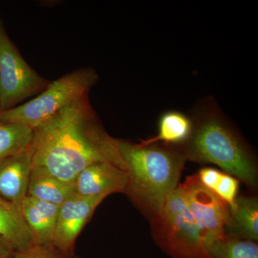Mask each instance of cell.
Masks as SVG:
<instances>
[{"label":"cell","mask_w":258,"mask_h":258,"mask_svg":"<svg viewBox=\"0 0 258 258\" xmlns=\"http://www.w3.org/2000/svg\"><path fill=\"white\" fill-rule=\"evenodd\" d=\"M99 76L93 68L75 70L50 82L40 94L23 104L3 111L2 123H15L34 129L66 106L88 96Z\"/></svg>","instance_id":"277c9868"},{"label":"cell","mask_w":258,"mask_h":258,"mask_svg":"<svg viewBox=\"0 0 258 258\" xmlns=\"http://www.w3.org/2000/svg\"><path fill=\"white\" fill-rule=\"evenodd\" d=\"M14 252V249L11 246L0 237V258H12Z\"/></svg>","instance_id":"ffe728a7"},{"label":"cell","mask_w":258,"mask_h":258,"mask_svg":"<svg viewBox=\"0 0 258 258\" xmlns=\"http://www.w3.org/2000/svg\"><path fill=\"white\" fill-rule=\"evenodd\" d=\"M104 200L76 194L59 208L52 246L67 255H75V244L97 207Z\"/></svg>","instance_id":"ba28073f"},{"label":"cell","mask_w":258,"mask_h":258,"mask_svg":"<svg viewBox=\"0 0 258 258\" xmlns=\"http://www.w3.org/2000/svg\"><path fill=\"white\" fill-rule=\"evenodd\" d=\"M31 170L30 147L0 160V197L20 208V204L28 195Z\"/></svg>","instance_id":"30bf717a"},{"label":"cell","mask_w":258,"mask_h":258,"mask_svg":"<svg viewBox=\"0 0 258 258\" xmlns=\"http://www.w3.org/2000/svg\"><path fill=\"white\" fill-rule=\"evenodd\" d=\"M191 120L189 139L176 146L185 159L215 164L226 174L255 186L257 171L254 159L218 108L208 102L199 107Z\"/></svg>","instance_id":"3957f363"},{"label":"cell","mask_w":258,"mask_h":258,"mask_svg":"<svg viewBox=\"0 0 258 258\" xmlns=\"http://www.w3.org/2000/svg\"><path fill=\"white\" fill-rule=\"evenodd\" d=\"M239 180L220 171L210 190L220 197L230 208L237 198Z\"/></svg>","instance_id":"ac0fdd59"},{"label":"cell","mask_w":258,"mask_h":258,"mask_svg":"<svg viewBox=\"0 0 258 258\" xmlns=\"http://www.w3.org/2000/svg\"><path fill=\"white\" fill-rule=\"evenodd\" d=\"M33 137V129L15 123L0 122V160L28 149Z\"/></svg>","instance_id":"2e32d148"},{"label":"cell","mask_w":258,"mask_h":258,"mask_svg":"<svg viewBox=\"0 0 258 258\" xmlns=\"http://www.w3.org/2000/svg\"><path fill=\"white\" fill-rule=\"evenodd\" d=\"M190 213L198 225L207 247L227 236L230 223V207L216 194L205 187L198 175L179 184Z\"/></svg>","instance_id":"52a82bcc"},{"label":"cell","mask_w":258,"mask_h":258,"mask_svg":"<svg viewBox=\"0 0 258 258\" xmlns=\"http://www.w3.org/2000/svg\"><path fill=\"white\" fill-rule=\"evenodd\" d=\"M50 82L23 58L8 35L0 15V103L3 111L40 94Z\"/></svg>","instance_id":"8992f818"},{"label":"cell","mask_w":258,"mask_h":258,"mask_svg":"<svg viewBox=\"0 0 258 258\" xmlns=\"http://www.w3.org/2000/svg\"><path fill=\"white\" fill-rule=\"evenodd\" d=\"M0 237L16 251L33 244L20 207L0 197Z\"/></svg>","instance_id":"4fadbf2b"},{"label":"cell","mask_w":258,"mask_h":258,"mask_svg":"<svg viewBox=\"0 0 258 258\" xmlns=\"http://www.w3.org/2000/svg\"><path fill=\"white\" fill-rule=\"evenodd\" d=\"M128 174L124 194L152 220L160 215L166 198L177 187L186 161L176 146L142 145L115 139Z\"/></svg>","instance_id":"7a4b0ae2"},{"label":"cell","mask_w":258,"mask_h":258,"mask_svg":"<svg viewBox=\"0 0 258 258\" xmlns=\"http://www.w3.org/2000/svg\"><path fill=\"white\" fill-rule=\"evenodd\" d=\"M230 223L226 230L227 237L255 241L258 240V201L255 198H236L230 208Z\"/></svg>","instance_id":"5bb4252c"},{"label":"cell","mask_w":258,"mask_h":258,"mask_svg":"<svg viewBox=\"0 0 258 258\" xmlns=\"http://www.w3.org/2000/svg\"><path fill=\"white\" fill-rule=\"evenodd\" d=\"M212 258H258V245L254 241L227 237L209 244Z\"/></svg>","instance_id":"e0dca14e"},{"label":"cell","mask_w":258,"mask_h":258,"mask_svg":"<svg viewBox=\"0 0 258 258\" xmlns=\"http://www.w3.org/2000/svg\"><path fill=\"white\" fill-rule=\"evenodd\" d=\"M60 206L27 195L21 204L20 210L33 244L52 246Z\"/></svg>","instance_id":"8fae6325"},{"label":"cell","mask_w":258,"mask_h":258,"mask_svg":"<svg viewBox=\"0 0 258 258\" xmlns=\"http://www.w3.org/2000/svg\"><path fill=\"white\" fill-rule=\"evenodd\" d=\"M12 258H80L75 255H67L57 250L53 246L32 244L28 248L16 251Z\"/></svg>","instance_id":"d6986e66"},{"label":"cell","mask_w":258,"mask_h":258,"mask_svg":"<svg viewBox=\"0 0 258 258\" xmlns=\"http://www.w3.org/2000/svg\"><path fill=\"white\" fill-rule=\"evenodd\" d=\"M128 174L111 163L91 164L75 180L76 194L91 198H106L113 193H124L128 184Z\"/></svg>","instance_id":"9c48e42d"},{"label":"cell","mask_w":258,"mask_h":258,"mask_svg":"<svg viewBox=\"0 0 258 258\" xmlns=\"http://www.w3.org/2000/svg\"><path fill=\"white\" fill-rule=\"evenodd\" d=\"M191 118L181 112L171 111L161 115L159 120V132L156 137L142 141V145L161 143L180 146L189 139L192 132Z\"/></svg>","instance_id":"9a60e30c"},{"label":"cell","mask_w":258,"mask_h":258,"mask_svg":"<svg viewBox=\"0 0 258 258\" xmlns=\"http://www.w3.org/2000/svg\"><path fill=\"white\" fill-rule=\"evenodd\" d=\"M158 245L172 258H212L178 185L152 220Z\"/></svg>","instance_id":"5b68a950"},{"label":"cell","mask_w":258,"mask_h":258,"mask_svg":"<svg viewBox=\"0 0 258 258\" xmlns=\"http://www.w3.org/2000/svg\"><path fill=\"white\" fill-rule=\"evenodd\" d=\"M76 194L74 182L63 181L40 168L32 166L28 196L60 206Z\"/></svg>","instance_id":"7c38bea8"},{"label":"cell","mask_w":258,"mask_h":258,"mask_svg":"<svg viewBox=\"0 0 258 258\" xmlns=\"http://www.w3.org/2000/svg\"><path fill=\"white\" fill-rule=\"evenodd\" d=\"M3 109H2L1 103H0V115H1L2 113H3Z\"/></svg>","instance_id":"44dd1931"},{"label":"cell","mask_w":258,"mask_h":258,"mask_svg":"<svg viewBox=\"0 0 258 258\" xmlns=\"http://www.w3.org/2000/svg\"><path fill=\"white\" fill-rule=\"evenodd\" d=\"M30 149L32 166L68 182L96 163H111L126 171L115 139L103 128L88 96L34 128Z\"/></svg>","instance_id":"6da1fadb"}]
</instances>
